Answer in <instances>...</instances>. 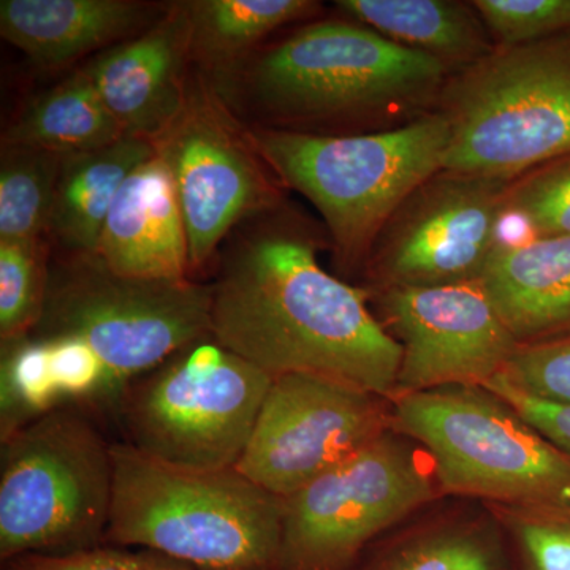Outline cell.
Returning <instances> with one entry per match:
<instances>
[{
	"instance_id": "8992f818",
	"label": "cell",
	"mask_w": 570,
	"mask_h": 570,
	"mask_svg": "<svg viewBox=\"0 0 570 570\" xmlns=\"http://www.w3.org/2000/svg\"><path fill=\"white\" fill-rule=\"evenodd\" d=\"M115 442L91 409L45 412L0 439V561L105 546Z\"/></svg>"
},
{
	"instance_id": "7a4b0ae2",
	"label": "cell",
	"mask_w": 570,
	"mask_h": 570,
	"mask_svg": "<svg viewBox=\"0 0 570 570\" xmlns=\"http://www.w3.org/2000/svg\"><path fill=\"white\" fill-rule=\"evenodd\" d=\"M452 70L423 52L348 20L299 26L261 48L225 102L250 126L309 135H363L436 111Z\"/></svg>"
},
{
	"instance_id": "d6986e66",
	"label": "cell",
	"mask_w": 570,
	"mask_h": 570,
	"mask_svg": "<svg viewBox=\"0 0 570 570\" xmlns=\"http://www.w3.org/2000/svg\"><path fill=\"white\" fill-rule=\"evenodd\" d=\"M479 281L520 346L569 335L568 236L499 242Z\"/></svg>"
},
{
	"instance_id": "4dcf8cb0",
	"label": "cell",
	"mask_w": 570,
	"mask_h": 570,
	"mask_svg": "<svg viewBox=\"0 0 570 570\" xmlns=\"http://www.w3.org/2000/svg\"><path fill=\"white\" fill-rule=\"evenodd\" d=\"M483 387L490 389L502 400L508 401L510 406L515 407L535 430L570 456V406L546 403V401L524 395L509 385L501 374L491 379Z\"/></svg>"
},
{
	"instance_id": "f546056e",
	"label": "cell",
	"mask_w": 570,
	"mask_h": 570,
	"mask_svg": "<svg viewBox=\"0 0 570 570\" xmlns=\"http://www.w3.org/2000/svg\"><path fill=\"white\" fill-rule=\"evenodd\" d=\"M2 570H198L149 550L100 546L66 554H26L3 562Z\"/></svg>"
},
{
	"instance_id": "cb8c5ba5",
	"label": "cell",
	"mask_w": 570,
	"mask_h": 570,
	"mask_svg": "<svg viewBox=\"0 0 570 570\" xmlns=\"http://www.w3.org/2000/svg\"><path fill=\"white\" fill-rule=\"evenodd\" d=\"M61 163L62 154L2 145L0 242L48 238Z\"/></svg>"
},
{
	"instance_id": "52a82bcc",
	"label": "cell",
	"mask_w": 570,
	"mask_h": 570,
	"mask_svg": "<svg viewBox=\"0 0 570 570\" xmlns=\"http://www.w3.org/2000/svg\"><path fill=\"white\" fill-rule=\"evenodd\" d=\"M436 110L448 170L515 179L570 153V32L494 48L450 75Z\"/></svg>"
},
{
	"instance_id": "9c48e42d",
	"label": "cell",
	"mask_w": 570,
	"mask_h": 570,
	"mask_svg": "<svg viewBox=\"0 0 570 570\" xmlns=\"http://www.w3.org/2000/svg\"><path fill=\"white\" fill-rule=\"evenodd\" d=\"M272 384L269 374L209 335L135 379L115 417L122 442L153 459L181 468H234Z\"/></svg>"
},
{
	"instance_id": "ffe728a7",
	"label": "cell",
	"mask_w": 570,
	"mask_h": 570,
	"mask_svg": "<svg viewBox=\"0 0 570 570\" xmlns=\"http://www.w3.org/2000/svg\"><path fill=\"white\" fill-rule=\"evenodd\" d=\"M153 157V142L134 135L89 151L63 154L48 234L51 245L61 253H96L116 195Z\"/></svg>"
},
{
	"instance_id": "603a6c76",
	"label": "cell",
	"mask_w": 570,
	"mask_h": 570,
	"mask_svg": "<svg viewBox=\"0 0 570 570\" xmlns=\"http://www.w3.org/2000/svg\"><path fill=\"white\" fill-rule=\"evenodd\" d=\"M124 137L88 71H73L40 94L2 135V145L58 154L89 151Z\"/></svg>"
},
{
	"instance_id": "484cf974",
	"label": "cell",
	"mask_w": 570,
	"mask_h": 570,
	"mask_svg": "<svg viewBox=\"0 0 570 570\" xmlns=\"http://www.w3.org/2000/svg\"><path fill=\"white\" fill-rule=\"evenodd\" d=\"M489 508L504 528L515 570H570V504Z\"/></svg>"
},
{
	"instance_id": "7c38bea8",
	"label": "cell",
	"mask_w": 570,
	"mask_h": 570,
	"mask_svg": "<svg viewBox=\"0 0 570 570\" xmlns=\"http://www.w3.org/2000/svg\"><path fill=\"white\" fill-rule=\"evenodd\" d=\"M513 179L441 168L407 195L371 247L362 287H439L479 281L499 245Z\"/></svg>"
},
{
	"instance_id": "2e32d148",
	"label": "cell",
	"mask_w": 570,
	"mask_h": 570,
	"mask_svg": "<svg viewBox=\"0 0 570 570\" xmlns=\"http://www.w3.org/2000/svg\"><path fill=\"white\" fill-rule=\"evenodd\" d=\"M168 3L145 0H2L0 36L40 69H62L137 37Z\"/></svg>"
},
{
	"instance_id": "f1b7e54d",
	"label": "cell",
	"mask_w": 570,
	"mask_h": 570,
	"mask_svg": "<svg viewBox=\"0 0 570 570\" xmlns=\"http://www.w3.org/2000/svg\"><path fill=\"white\" fill-rule=\"evenodd\" d=\"M501 377L524 395L570 406V333L521 344Z\"/></svg>"
},
{
	"instance_id": "6da1fadb",
	"label": "cell",
	"mask_w": 570,
	"mask_h": 570,
	"mask_svg": "<svg viewBox=\"0 0 570 570\" xmlns=\"http://www.w3.org/2000/svg\"><path fill=\"white\" fill-rule=\"evenodd\" d=\"M317 228L281 205L225 239L212 281V332L273 379L311 374L392 400L401 346L363 287L326 273Z\"/></svg>"
},
{
	"instance_id": "4fadbf2b",
	"label": "cell",
	"mask_w": 570,
	"mask_h": 570,
	"mask_svg": "<svg viewBox=\"0 0 570 570\" xmlns=\"http://www.w3.org/2000/svg\"><path fill=\"white\" fill-rule=\"evenodd\" d=\"M392 430V401L332 379H273L236 468L285 499Z\"/></svg>"
},
{
	"instance_id": "5b68a950",
	"label": "cell",
	"mask_w": 570,
	"mask_h": 570,
	"mask_svg": "<svg viewBox=\"0 0 570 570\" xmlns=\"http://www.w3.org/2000/svg\"><path fill=\"white\" fill-rule=\"evenodd\" d=\"M212 284L118 275L96 254L52 255L33 340L75 341L104 370V412L130 384L212 332Z\"/></svg>"
},
{
	"instance_id": "9a60e30c",
	"label": "cell",
	"mask_w": 570,
	"mask_h": 570,
	"mask_svg": "<svg viewBox=\"0 0 570 570\" xmlns=\"http://www.w3.org/2000/svg\"><path fill=\"white\" fill-rule=\"evenodd\" d=\"M193 69L186 2L168 3L151 28L85 66L122 134L146 140L181 111Z\"/></svg>"
},
{
	"instance_id": "4316f807",
	"label": "cell",
	"mask_w": 570,
	"mask_h": 570,
	"mask_svg": "<svg viewBox=\"0 0 570 570\" xmlns=\"http://www.w3.org/2000/svg\"><path fill=\"white\" fill-rule=\"evenodd\" d=\"M517 217L531 236L570 238V153L510 183L505 219Z\"/></svg>"
},
{
	"instance_id": "ba28073f",
	"label": "cell",
	"mask_w": 570,
	"mask_h": 570,
	"mask_svg": "<svg viewBox=\"0 0 570 570\" xmlns=\"http://www.w3.org/2000/svg\"><path fill=\"white\" fill-rule=\"evenodd\" d=\"M392 428L425 450L444 499L570 504V456L487 387L393 397Z\"/></svg>"
},
{
	"instance_id": "e0dca14e",
	"label": "cell",
	"mask_w": 570,
	"mask_h": 570,
	"mask_svg": "<svg viewBox=\"0 0 570 570\" xmlns=\"http://www.w3.org/2000/svg\"><path fill=\"white\" fill-rule=\"evenodd\" d=\"M94 254L118 275L194 279L174 181L156 154L116 195Z\"/></svg>"
},
{
	"instance_id": "8fae6325",
	"label": "cell",
	"mask_w": 570,
	"mask_h": 570,
	"mask_svg": "<svg viewBox=\"0 0 570 570\" xmlns=\"http://www.w3.org/2000/svg\"><path fill=\"white\" fill-rule=\"evenodd\" d=\"M149 141L174 181L194 279L239 225L285 204L247 124L195 69L181 111Z\"/></svg>"
},
{
	"instance_id": "30bf717a",
	"label": "cell",
	"mask_w": 570,
	"mask_h": 570,
	"mask_svg": "<svg viewBox=\"0 0 570 570\" xmlns=\"http://www.w3.org/2000/svg\"><path fill=\"white\" fill-rule=\"evenodd\" d=\"M441 499L425 450L392 428L283 499L277 570H351L379 539Z\"/></svg>"
},
{
	"instance_id": "277c9868",
	"label": "cell",
	"mask_w": 570,
	"mask_h": 570,
	"mask_svg": "<svg viewBox=\"0 0 570 570\" xmlns=\"http://www.w3.org/2000/svg\"><path fill=\"white\" fill-rule=\"evenodd\" d=\"M255 148L287 189L321 214L336 268L362 276L371 247L397 206L441 170L450 140L448 118L363 135H309L250 126Z\"/></svg>"
},
{
	"instance_id": "5bb4252c",
	"label": "cell",
	"mask_w": 570,
	"mask_h": 570,
	"mask_svg": "<svg viewBox=\"0 0 570 570\" xmlns=\"http://www.w3.org/2000/svg\"><path fill=\"white\" fill-rule=\"evenodd\" d=\"M367 295L377 321L401 346L393 397L460 385L483 387L520 346L480 281Z\"/></svg>"
},
{
	"instance_id": "44dd1931",
	"label": "cell",
	"mask_w": 570,
	"mask_h": 570,
	"mask_svg": "<svg viewBox=\"0 0 570 570\" xmlns=\"http://www.w3.org/2000/svg\"><path fill=\"white\" fill-rule=\"evenodd\" d=\"M348 20L401 47L431 56L452 73L482 61L497 48L472 2L460 0H337Z\"/></svg>"
},
{
	"instance_id": "d4e9b609",
	"label": "cell",
	"mask_w": 570,
	"mask_h": 570,
	"mask_svg": "<svg viewBox=\"0 0 570 570\" xmlns=\"http://www.w3.org/2000/svg\"><path fill=\"white\" fill-rule=\"evenodd\" d=\"M51 242H0V346L18 343L39 324L50 277Z\"/></svg>"
},
{
	"instance_id": "83f0119b",
	"label": "cell",
	"mask_w": 570,
	"mask_h": 570,
	"mask_svg": "<svg viewBox=\"0 0 570 570\" xmlns=\"http://www.w3.org/2000/svg\"><path fill=\"white\" fill-rule=\"evenodd\" d=\"M497 47L570 32V0H472Z\"/></svg>"
},
{
	"instance_id": "7402d4cb",
	"label": "cell",
	"mask_w": 570,
	"mask_h": 570,
	"mask_svg": "<svg viewBox=\"0 0 570 570\" xmlns=\"http://www.w3.org/2000/svg\"><path fill=\"white\" fill-rule=\"evenodd\" d=\"M193 67L220 97L273 32L309 20L313 0H186Z\"/></svg>"
},
{
	"instance_id": "ac0fdd59",
	"label": "cell",
	"mask_w": 570,
	"mask_h": 570,
	"mask_svg": "<svg viewBox=\"0 0 570 570\" xmlns=\"http://www.w3.org/2000/svg\"><path fill=\"white\" fill-rule=\"evenodd\" d=\"M351 570H515L489 505L441 499L379 539Z\"/></svg>"
},
{
	"instance_id": "3957f363",
	"label": "cell",
	"mask_w": 570,
	"mask_h": 570,
	"mask_svg": "<svg viewBox=\"0 0 570 570\" xmlns=\"http://www.w3.org/2000/svg\"><path fill=\"white\" fill-rule=\"evenodd\" d=\"M283 499L238 468L175 466L115 442L105 546L140 547L198 570H277Z\"/></svg>"
}]
</instances>
